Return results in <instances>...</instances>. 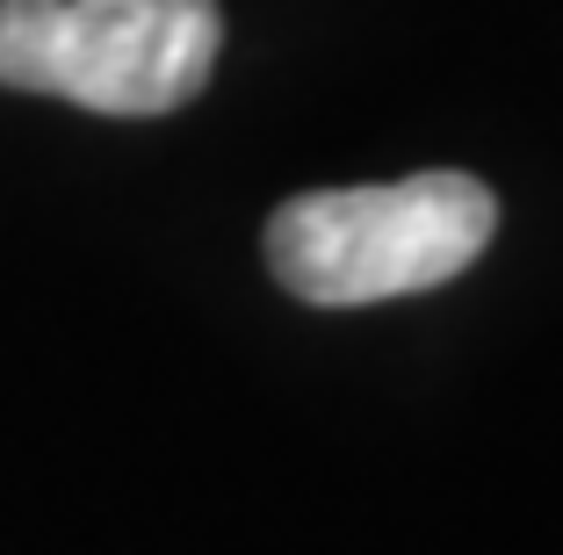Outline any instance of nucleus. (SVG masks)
I'll list each match as a JSON object with an SVG mask.
<instances>
[{
    "label": "nucleus",
    "instance_id": "nucleus-1",
    "mask_svg": "<svg viewBox=\"0 0 563 555\" xmlns=\"http://www.w3.org/2000/svg\"><path fill=\"white\" fill-rule=\"evenodd\" d=\"M498 231L477 174H412L390 188H325L267 217V267L289 296L354 311L455 281Z\"/></svg>",
    "mask_w": 563,
    "mask_h": 555
},
{
    "label": "nucleus",
    "instance_id": "nucleus-2",
    "mask_svg": "<svg viewBox=\"0 0 563 555\" xmlns=\"http://www.w3.org/2000/svg\"><path fill=\"white\" fill-rule=\"evenodd\" d=\"M217 0H0V87L95 115H166L202 95Z\"/></svg>",
    "mask_w": 563,
    "mask_h": 555
}]
</instances>
